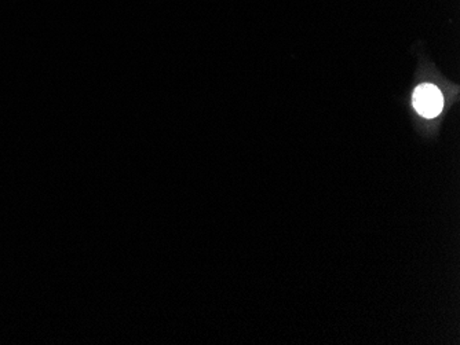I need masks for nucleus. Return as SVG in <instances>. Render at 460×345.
<instances>
[{"mask_svg":"<svg viewBox=\"0 0 460 345\" xmlns=\"http://www.w3.org/2000/svg\"><path fill=\"white\" fill-rule=\"evenodd\" d=\"M412 104L420 116L426 119H434L442 110L444 98L437 87L422 84L417 87L412 95Z\"/></svg>","mask_w":460,"mask_h":345,"instance_id":"1","label":"nucleus"}]
</instances>
